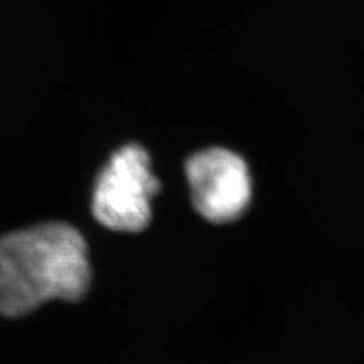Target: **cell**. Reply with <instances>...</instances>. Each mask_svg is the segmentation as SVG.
<instances>
[{"mask_svg": "<svg viewBox=\"0 0 364 364\" xmlns=\"http://www.w3.org/2000/svg\"><path fill=\"white\" fill-rule=\"evenodd\" d=\"M91 273L75 228L44 223L0 237V314L25 316L52 299L79 301Z\"/></svg>", "mask_w": 364, "mask_h": 364, "instance_id": "cell-1", "label": "cell"}, {"mask_svg": "<svg viewBox=\"0 0 364 364\" xmlns=\"http://www.w3.org/2000/svg\"><path fill=\"white\" fill-rule=\"evenodd\" d=\"M159 188L147 152L139 144L124 146L111 156L97 178L95 218L114 231L140 232L151 222V199Z\"/></svg>", "mask_w": 364, "mask_h": 364, "instance_id": "cell-2", "label": "cell"}, {"mask_svg": "<svg viewBox=\"0 0 364 364\" xmlns=\"http://www.w3.org/2000/svg\"><path fill=\"white\" fill-rule=\"evenodd\" d=\"M186 175L196 211L214 223L240 218L252 198V181L245 159L232 151L213 147L193 155Z\"/></svg>", "mask_w": 364, "mask_h": 364, "instance_id": "cell-3", "label": "cell"}]
</instances>
